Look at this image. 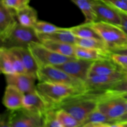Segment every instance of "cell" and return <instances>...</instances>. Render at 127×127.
<instances>
[{
	"instance_id": "obj_1",
	"label": "cell",
	"mask_w": 127,
	"mask_h": 127,
	"mask_svg": "<svg viewBox=\"0 0 127 127\" xmlns=\"http://www.w3.org/2000/svg\"><path fill=\"white\" fill-rule=\"evenodd\" d=\"M104 93V89L86 90L66 99L57 109H63L71 114L81 127L89 114L97 108L99 99Z\"/></svg>"
},
{
	"instance_id": "obj_2",
	"label": "cell",
	"mask_w": 127,
	"mask_h": 127,
	"mask_svg": "<svg viewBox=\"0 0 127 127\" xmlns=\"http://www.w3.org/2000/svg\"><path fill=\"white\" fill-rule=\"evenodd\" d=\"M36 88L46 101L55 108L70 97L86 91L72 86L47 82L39 83Z\"/></svg>"
},
{
	"instance_id": "obj_3",
	"label": "cell",
	"mask_w": 127,
	"mask_h": 127,
	"mask_svg": "<svg viewBox=\"0 0 127 127\" xmlns=\"http://www.w3.org/2000/svg\"><path fill=\"white\" fill-rule=\"evenodd\" d=\"M0 40V47L6 49L29 48V45L32 42L41 43L38 35L33 27H26L19 23Z\"/></svg>"
},
{
	"instance_id": "obj_4",
	"label": "cell",
	"mask_w": 127,
	"mask_h": 127,
	"mask_svg": "<svg viewBox=\"0 0 127 127\" xmlns=\"http://www.w3.org/2000/svg\"><path fill=\"white\" fill-rule=\"evenodd\" d=\"M92 26L110 52L127 48V34L120 27L105 22H93Z\"/></svg>"
},
{
	"instance_id": "obj_5",
	"label": "cell",
	"mask_w": 127,
	"mask_h": 127,
	"mask_svg": "<svg viewBox=\"0 0 127 127\" xmlns=\"http://www.w3.org/2000/svg\"><path fill=\"white\" fill-rule=\"evenodd\" d=\"M127 101V98L122 95L109 94L105 91L99 99L97 109L114 123L126 113Z\"/></svg>"
},
{
	"instance_id": "obj_6",
	"label": "cell",
	"mask_w": 127,
	"mask_h": 127,
	"mask_svg": "<svg viewBox=\"0 0 127 127\" xmlns=\"http://www.w3.org/2000/svg\"><path fill=\"white\" fill-rule=\"evenodd\" d=\"M37 79L39 83L47 82L66 84L86 91L84 82L73 78L64 71L54 66H47L38 68Z\"/></svg>"
},
{
	"instance_id": "obj_7",
	"label": "cell",
	"mask_w": 127,
	"mask_h": 127,
	"mask_svg": "<svg viewBox=\"0 0 127 127\" xmlns=\"http://www.w3.org/2000/svg\"><path fill=\"white\" fill-rule=\"evenodd\" d=\"M29 49L34 57L38 68L47 66H57L63 64L75 58L68 57L53 52L41 43L32 42L29 45Z\"/></svg>"
},
{
	"instance_id": "obj_8",
	"label": "cell",
	"mask_w": 127,
	"mask_h": 127,
	"mask_svg": "<svg viewBox=\"0 0 127 127\" xmlns=\"http://www.w3.org/2000/svg\"><path fill=\"white\" fill-rule=\"evenodd\" d=\"M9 127H43V116L25 108L9 111Z\"/></svg>"
},
{
	"instance_id": "obj_9",
	"label": "cell",
	"mask_w": 127,
	"mask_h": 127,
	"mask_svg": "<svg viewBox=\"0 0 127 127\" xmlns=\"http://www.w3.org/2000/svg\"><path fill=\"white\" fill-rule=\"evenodd\" d=\"M94 62L74 58L63 64L54 66L64 71L73 78L85 83L89 78L90 69Z\"/></svg>"
},
{
	"instance_id": "obj_10",
	"label": "cell",
	"mask_w": 127,
	"mask_h": 127,
	"mask_svg": "<svg viewBox=\"0 0 127 127\" xmlns=\"http://www.w3.org/2000/svg\"><path fill=\"white\" fill-rule=\"evenodd\" d=\"M95 20L94 22H105L120 27L121 17L119 10L103 0H97L94 5Z\"/></svg>"
},
{
	"instance_id": "obj_11",
	"label": "cell",
	"mask_w": 127,
	"mask_h": 127,
	"mask_svg": "<svg viewBox=\"0 0 127 127\" xmlns=\"http://www.w3.org/2000/svg\"><path fill=\"white\" fill-rule=\"evenodd\" d=\"M127 74L122 71L106 75H96L89 76L84 83L86 90L106 89L114 83L121 80Z\"/></svg>"
},
{
	"instance_id": "obj_12",
	"label": "cell",
	"mask_w": 127,
	"mask_h": 127,
	"mask_svg": "<svg viewBox=\"0 0 127 127\" xmlns=\"http://www.w3.org/2000/svg\"><path fill=\"white\" fill-rule=\"evenodd\" d=\"M7 85H12L19 89L24 94L31 93L37 89L35 80L37 79L34 76L27 74H13L5 75Z\"/></svg>"
},
{
	"instance_id": "obj_13",
	"label": "cell",
	"mask_w": 127,
	"mask_h": 127,
	"mask_svg": "<svg viewBox=\"0 0 127 127\" xmlns=\"http://www.w3.org/2000/svg\"><path fill=\"white\" fill-rule=\"evenodd\" d=\"M23 107L43 116L46 112L53 107L46 101L36 89L34 91L24 94Z\"/></svg>"
},
{
	"instance_id": "obj_14",
	"label": "cell",
	"mask_w": 127,
	"mask_h": 127,
	"mask_svg": "<svg viewBox=\"0 0 127 127\" xmlns=\"http://www.w3.org/2000/svg\"><path fill=\"white\" fill-rule=\"evenodd\" d=\"M17 24L16 11L0 2V38L5 37Z\"/></svg>"
},
{
	"instance_id": "obj_15",
	"label": "cell",
	"mask_w": 127,
	"mask_h": 127,
	"mask_svg": "<svg viewBox=\"0 0 127 127\" xmlns=\"http://www.w3.org/2000/svg\"><path fill=\"white\" fill-rule=\"evenodd\" d=\"M24 94L12 85H7L4 91L2 104L10 110H17L23 107Z\"/></svg>"
},
{
	"instance_id": "obj_16",
	"label": "cell",
	"mask_w": 127,
	"mask_h": 127,
	"mask_svg": "<svg viewBox=\"0 0 127 127\" xmlns=\"http://www.w3.org/2000/svg\"><path fill=\"white\" fill-rule=\"evenodd\" d=\"M120 70L119 67L114 62L111 57L98 60L93 62L89 71V77L91 76L113 74Z\"/></svg>"
},
{
	"instance_id": "obj_17",
	"label": "cell",
	"mask_w": 127,
	"mask_h": 127,
	"mask_svg": "<svg viewBox=\"0 0 127 127\" xmlns=\"http://www.w3.org/2000/svg\"><path fill=\"white\" fill-rule=\"evenodd\" d=\"M12 50L21 59L27 74L37 78L38 66L29 48H15Z\"/></svg>"
},
{
	"instance_id": "obj_18",
	"label": "cell",
	"mask_w": 127,
	"mask_h": 127,
	"mask_svg": "<svg viewBox=\"0 0 127 127\" xmlns=\"http://www.w3.org/2000/svg\"><path fill=\"white\" fill-rule=\"evenodd\" d=\"M111 52H105L94 48H85L75 45L76 58L90 61L108 58L110 57Z\"/></svg>"
},
{
	"instance_id": "obj_19",
	"label": "cell",
	"mask_w": 127,
	"mask_h": 127,
	"mask_svg": "<svg viewBox=\"0 0 127 127\" xmlns=\"http://www.w3.org/2000/svg\"><path fill=\"white\" fill-rule=\"evenodd\" d=\"M41 43L48 49L68 57H75V45L60 42L43 40Z\"/></svg>"
},
{
	"instance_id": "obj_20",
	"label": "cell",
	"mask_w": 127,
	"mask_h": 127,
	"mask_svg": "<svg viewBox=\"0 0 127 127\" xmlns=\"http://www.w3.org/2000/svg\"><path fill=\"white\" fill-rule=\"evenodd\" d=\"M114 122L110 120L97 108L89 114L81 127H111Z\"/></svg>"
},
{
	"instance_id": "obj_21",
	"label": "cell",
	"mask_w": 127,
	"mask_h": 127,
	"mask_svg": "<svg viewBox=\"0 0 127 127\" xmlns=\"http://www.w3.org/2000/svg\"><path fill=\"white\" fill-rule=\"evenodd\" d=\"M16 14L18 23L23 26L33 27L38 21L37 11L29 5L16 11Z\"/></svg>"
},
{
	"instance_id": "obj_22",
	"label": "cell",
	"mask_w": 127,
	"mask_h": 127,
	"mask_svg": "<svg viewBox=\"0 0 127 127\" xmlns=\"http://www.w3.org/2000/svg\"><path fill=\"white\" fill-rule=\"evenodd\" d=\"M40 41L43 40L56 41L75 45L76 37L68 28H62L60 31L48 34H38Z\"/></svg>"
},
{
	"instance_id": "obj_23",
	"label": "cell",
	"mask_w": 127,
	"mask_h": 127,
	"mask_svg": "<svg viewBox=\"0 0 127 127\" xmlns=\"http://www.w3.org/2000/svg\"><path fill=\"white\" fill-rule=\"evenodd\" d=\"M68 29L77 38H97L102 40L93 27L92 23H84Z\"/></svg>"
},
{
	"instance_id": "obj_24",
	"label": "cell",
	"mask_w": 127,
	"mask_h": 127,
	"mask_svg": "<svg viewBox=\"0 0 127 127\" xmlns=\"http://www.w3.org/2000/svg\"><path fill=\"white\" fill-rule=\"evenodd\" d=\"M97 0H71L81 9L85 16L84 23H93L95 22V15L94 5Z\"/></svg>"
},
{
	"instance_id": "obj_25",
	"label": "cell",
	"mask_w": 127,
	"mask_h": 127,
	"mask_svg": "<svg viewBox=\"0 0 127 127\" xmlns=\"http://www.w3.org/2000/svg\"><path fill=\"white\" fill-rule=\"evenodd\" d=\"M75 45L85 48H94L100 50L110 52L109 50L107 45L103 40L97 38H76Z\"/></svg>"
},
{
	"instance_id": "obj_26",
	"label": "cell",
	"mask_w": 127,
	"mask_h": 127,
	"mask_svg": "<svg viewBox=\"0 0 127 127\" xmlns=\"http://www.w3.org/2000/svg\"><path fill=\"white\" fill-rule=\"evenodd\" d=\"M0 69L4 75L16 74L7 50L0 47Z\"/></svg>"
},
{
	"instance_id": "obj_27",
	"label": "cell",
	"mask_w": 127,
	"mask_h": 127,
	"mask_svg": "<svg viewBox=\"0 0 127 127\" xmlns=\"http://www.w3.org/2000/svg\"><path fill=\"white\" fill-rule=\"evenodd\" d=\"M57 116L62 127H80L79 122L71 115L63 109H57Z\"/></svg>"
},
{
	"instance_id": "obj_28",
	"label": "cell",
	"mask_w": 127,
	"mask_h": 127,
	"mask_svg": "<svg viewBox=\"0 0 127 127\" xmlns=\"http://www.w3.org/2000/svg\"><path fill=\"white\" fill-rule=\"evenodd\" d=\"M57 109L52 107L43 115V127H62L57 116Z\"/></svg>"
},
{
	"instance_id": "obj_29",
	"label": "cell",
	"mask_w": 127,
	"mask_h": 127,
	"mask_svg": "<svg viewBox=\"0 0 127 127\" xmlns=\"http://www.w3.org/2000/svg\"><path fill=\"white\" fill-rule=\"evenodd\" d=\"M37 34H48L53 32H57L61 29V27H58L52 24L45 21H38L33 27Z\"/></svg>"
},
{
	"instance_id": "obj_30",
	"label": "cell",
	"mask_w": 127,
	"mask_h": 127,
	"mask_svg": "<svg viewBox=\"0 0 127 127\" xmlns=\"http://www.w3.org/2000/svg\"><path fill=\"white\" fill-rule=\"evenodd\" d=\"M104 90L106 93L115 95H122L127 94V74L121 80Z\"/></svg>"
},
{
	"instance_id": "obj_31",
	"label": "cell",
	"mask_w": 127,
	"mask_h": 127,
	"mask_svg": "<svg viewBox=\"0 0 127 127\" xmlns=\"http://www.w3.org/2000/svg\"><path fill=\"white\" fill-rule=\"evenodd\" d=\"M110 57L117 64L120 70L127 73V55L111 52Z\"/></svg>"
},
{
	"instance_id": "obj_32",
	"label": "cell",
	"mask_w": 127,
	"mask_h": 127,
	"mask_svg": "<svg viewBox=\"0 0 127 127\" xmlns=\"http://www.w3.org/2000/svg\"><path fill=\"white\" fill-rule=\"evenodd\" d=\"M31 0H1L0 2L15 11L21 9L29 5Z\"/></svg>"
},
{
	"instance_id": "obj_33",
	"label": "cell",
	"mask_w": 127,
	"mask_h": 127,
	"mask_svg": "<svg viewBox=\"0 0 127 127\" xmlns=\"http://www.w3.org/2000/svg\"><path fill=\"white\" fill-rule=\"evenodd\" d=\"M119 10L120 12L127 13V0H103Z\"/></svg>"
},
{
	"instance_id": "obj_34",
	"label": "cell",
	"mask_w": 127,
	"mask_h": 127,
	"mask_svg": "<svg viewBox=\"0 0 127 127\" xmlns=\"http://www.w3.org/2000/svg\"><path fill=\"white\" fill-rule=\"evenodd\" d=\"M8 110V109H7ZM9 110L7 112L4 113L1 116L0 120V126L1 127H9Z\"/></svg>"
},
{
	"instance_id": "obj_35",
	"label": "cell",
	"mask_w": 127,
	"mask_h": 127,
	"mask_svg": "<svg viewBox=\"0 0 127 127\" xmlns=\"http://www.w3.org/2000/svg\"><path fill=\"white\" fill-rule=\"evenodd\" d=\"M120 12V17H121V26L120 27L126 32L127 34V13H125V12Z\"/></svg>"
},
{
	"instance_id": "obj_36",
	"label": "cell",
	"mask_w": 127,
	"mask_h": 127,
	"mask_svg": "<svg viewBox=\"0 0 127 127\" xmlns=\"http://www.w3.org/2000/svg\"><path fill=\"white\" fill-rule=\"evenodd\" d=\"M113 53H122V54H126L127 55V48H124V49H121V50H118L114 51V52H112Z\"/></svg>"
},
{
	"instance_id": "obj_37",
	"label": "cell",
	"mask_w": 127,
	"mask_h": 127,
	"mask_svg": "<svg viewBox=\"0 0 127 127\" xmlns=\"http://www.w3.org/2000/svg\"><path fill=\"white\" fill-rule=\"evenodd\" d=\"M122 96L125 97H127V94H124V95H122Z\"/></svg>"
},
{
	"instance_id": "obj_38",
	"label": "cell",
	"mask_w": 127,
	"mask_h": 127,
	"mask_svg": "<svg viewBox=\"0 0 127 127\" xmlns=\"http://www.w3.org/2000/svg\"><path fill=\"white\" fill-rule=\"evenodd\" d=\"M125 98H127V97H125Z\"/></svg>"
}]
</instances>
